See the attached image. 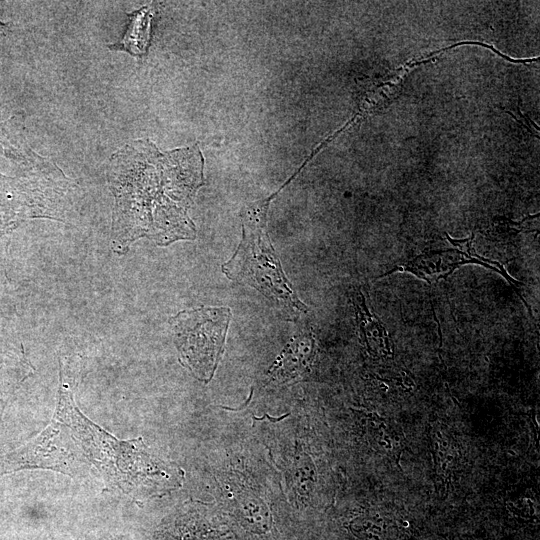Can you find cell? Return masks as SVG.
<instances>
[{
    "instance_id": "52a82bcc",
    "label": "cell",
    "mask_w": 540,
    "mask_h": 540,
    "mask_svg": "<svg viewBox=\"0 0 540 540\" xmlns=\"http://www.w3.org/2000/svg\"><path fill=\"white\" fill-rule=\"evenodd\" d=\"M431 443L435 472L447 480L458 457L456 442L442 426H436L431 430Z\"/></svg>"
},
{
    "instance_id": "277c9868",
    "label": "cell",
    "mask_w": 540,
    "mask_h": 540,
    "mask_svg": "<svg viewBox=\"0 0 540 540\" xmlns=\"http://www.w3.org/2000/svg\"><path fill=\"white\" fill-rule=\"evenodd\" d=\"M230 319V308L200 307L182 311L170 320L182 363L197 378L209 381L213 377Z\"/></svg>"
},
{
    "instance_id": "7a4b0ae2",
    "label": "cell",
    "mask_w": 540,
    "mask_h": 540,
    "mask_svg": "<svg viewBox=\"0 0 540 540\" xmlns=\"http://www.w3.org/2000/svg\"><path fill=\"white\" fill-rule=\"evenodd\" d=\"M67 429L70 437L85 451L109 480L125 492L139 484H160L167 475L162 462L144 452L141 440L118 441L87 420L75 407L69 386L61 385L59 403L54 415Z\"/></svg>"
},
{
    "instance_id": "5b68a950",
    "label": "cell",
    "mask_w": 540,
    "mask_h": 540,
    "mask_svg": "<svg viewBox=\"0 0 540 540\" xmlns=\"http://www.w3.org/2000/svg\"><path fill=\"white\" fill-rule=\"evenodd\" d=\"M447 240L454 245V248L433 250L425 252L401 263L380 277H385L394 272H408L424 280L428 284H434L441 279H446L453 274L460 266L466 264H478L499 273L512 286L515 293L520 297L523 304L528 308L532 317V310L523 298L518 287L521 283L511 277L505 267L498 261L484 258L476 253L473 246L474 235L465 239H452L446 234Z\"/></svg>"
},
{
    "instance_id": "8992f818",
    "label": "cell",
    "mask_w": 540,
    "mask_h": 540,
    "mask_svg": "<svg viewBox=\"0 0 540 540\" xmlns=\"http://www.w3.org/2000/svg\"><path fill=\"white\" fill-rule=\"evenodd\" d=\"M153 9L144 6L129 14V25L121 40L109 48L123 50L134 56L142 57L147 53L150 42Z\"/></svg>"
},
{
    "instance_id": "ba28073f",
    "label": "cell",
    "mask_w": 540,
    "mask_h": 540,
    "mask_svg": "<svg viewBox=\"0 0 540 540\" xmlns=\"http://www.w3.org/2000/svg\"><path fill=\"white\" fill-rule=\"evenodd\" d=\"M351 529L362 540H397L399 534L392 521L376 516L358 518Z\"/></svg>"
},
{
    "instance_id": "6da1fadb",
    "label": "cell",
    "mask_w": 540,
    "mask_h": 540,
    "mask_svg": "<svg viewBox=\"0 0 540 540\" xmlns=\"http://www.w3.org/2000/svg\"><path fill=\"white\" fill-rule=\"evenodd\" d=\"M203 164L198 143L161 152L149 139H138L115 152L108 173L115 226L192 230L187 209L203 183Z\"/></svg>"
},
{
    "instance_id": "3957f363",
    "label": "cell",
    "mask_w": 540,
    "mask_h": 540,
    "mask_svg": "<svg viewBox=\"0 0 540 540\" xmlns=\"http://www.w3.org/2000/svg\"><path fill=\"white\" fill-rule=\"evenodd\" d=\"M277 193L242 207V239L233 256L222 265V271L229 279L278 302L288 312L306 313L308 308L286 278L266 230L269 205Z\"/></svg>"
}]
</instances>
